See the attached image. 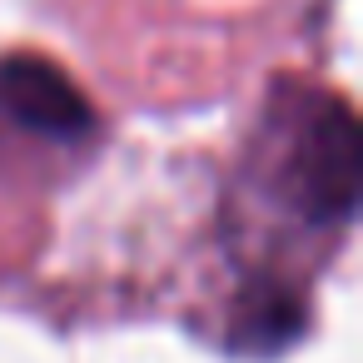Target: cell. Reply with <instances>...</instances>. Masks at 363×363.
<instances>
[{
    "mask_svg": "<svg viewBox=\"0 0 363 363\" xmlns=\"http://www.w3.org/2000/svg\"><path fill=\"white\" fill-rule=\"evenodd\" d=\"M353 145H358L353 140V120L338 105L323 110L313 120L308 140H303V160H298V169H303V199H308V209L318 219L348 214V204H353V179H358Z\"/></svg>",
    "mask_w": 363,
    "mask_h": 363,
    "instance_id": "6da1fadb",
    "label": "cell"
},
{
    "mask_svg": "<svg viewBox=\"0 0 363 363\" xmlns=\"http://www.w3.org/2000/svg\"><path fill=\"white\" fill-rule=\"evenodd\" d=\"M0 105H6L16 120L45 130V135H75L90 120L80 95L70 90V80L55 65H40V60L0 65Z\"/></svg>",
    "mask_w": 363,
    "mask_h": 363,
    "instance_id": "7a4b0ae2",
    "label": "cell"
}]
</instances>
